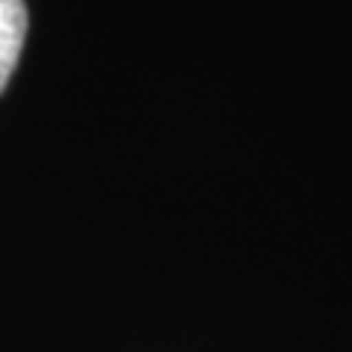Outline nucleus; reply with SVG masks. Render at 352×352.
Returning a JSON list of instances; mask_svg holds the SVG:
<instances>
[{
    "label": "nucleus",
    "mask_w": 352,
    "mask_h": 352,
    "mask_svg": "<svg viewBox=\"0 0 352 352\" xmlns=\"http://www.w3.org/2000/svg\"><path fill=\"white\" fill-rule=\"evenodd\" d=\"M27 3L24 0H0V94L18 68L21 50L27 41Z\"/></svg>",
    "instance_id": "nucleus-1"
}]
</instances>
